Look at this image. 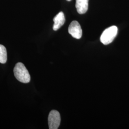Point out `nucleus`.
Masks as SVG:
<instances>
[{
  "instance_id": "f257e3e1",
  "label": "nucleus",
  "mask_w": 129,
  "mask_h": 129,
  "mask_svg": "<svg viewBox=\"0 0 129 129\" xmlns=\"http://www.w3.org/2000/svg\"><path fill=\"white\" fill-rule=\"evenodd\" d=\"M14 75L19 81L23 83H29L31 76L25 66L22 63H18L14 69Z\"/></svg>"
},
{
  "instance_id": "f03ea898",
  "label": "nucleus",
  "mask_w": 129,
  "mask_h": 129,
  "mask_svg": "<svg viewBox=\"0 0 129 129\" xmlns=\"http://www.w3.org/2000/svg\"><path fill=\"white\" fill-rule=\"evenodd\" d=\"M118 33V28L116 26H112L107 28L103 33L100 37L102 43L105 45H108L113 41Z\"/></svg>"
},
{
  "instance_id": "7ed1b4c3",
  "label": "nucleus",
  "mask_w": 129,
  "mask_h": 129,
  "mask_svg": "<svg viewBox=\"0 0 129 129\" xmlns=\"http://www.w3.org/2000/svg\"><path fill=\"white\" fill-rule=\"evenodd\" d=\"M48 122L49 129H58L61 122V117L59 112L55 110L51 111L48 115Z\"/></svg>"
},
{
  "instance_id": "20e7f679",
  "label": "nucleus",
  "mask_w": 129,
  "mask_h": 129,
  "mask_svg": "<svg viewBox=\"0 0 129 129\" xmlns=\"http://www.w3.org/2000/svg\"><path fill=\"white\" fill-rule=\"evenodd\" d=\"M68 31L69 34L75 38L78 39L81 38L82 37V29L78 22L76 21H73L71 23L69 27Z\"/></svg>"
},
{
  "instance_id": "39448f33",
  "label": "nucleus",
  "mask_w": 129,
  "mask_h": 129,
  "mask_svg": "<svg viewBox=\"0 0 129 129\" xmlns=\"http://www.w3.org/2000/svg\"><path fill=\"white\" fill-rule=\"evenodd\" d=\"M54 24L53 29L54 31H57L65 23L64 14L62 12H60L53 19Z\"/></svg>"
},
{
  "instance_id": "423d86ee",
  "label": "nucleus",
  "mask_w": 129,
  "mask_h": 129,
  "mask_svg": "<svg viewBox=\"0 0 129 129\" xmlns=\"http://www.w3.org/2000/svg\"><path fill=\"white\" fill-rule=\"evenodd\" d=\"M89 0H76V8L78 14H85L88 10Z\"/></svg>"
},
{
  "instance_id": "0eeeda50",
  "label": "nucleus",
  "mask_w": 129,
  "mask_h": 129,
  "mask_svg": "<svg viewBox=\"0 0 129 129\" xmlns=\"http://www.w3.org/2000/svg\"><path fill=\"white\" fill-rule=\"evenodd\" d=\"M7 59L6 49L5 46L0 45V63L5 64Z\"/></svg>"
},
{
  "instance_id": "6e6552de",
  "label": "nucleus",
  "mask_w": 129,
  "mask_h": 129,
  "mask_svg": "<svg viewBox=\"0 0 129 129\" xmlns=\"http://www.w3.org/2000/svg\"><path fill=\"white\" fill-rule=\"evenodd\" d=\"M67 1H71V0H67Z\"/></svg>"
}]
</instances>
